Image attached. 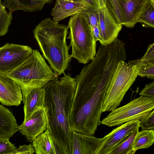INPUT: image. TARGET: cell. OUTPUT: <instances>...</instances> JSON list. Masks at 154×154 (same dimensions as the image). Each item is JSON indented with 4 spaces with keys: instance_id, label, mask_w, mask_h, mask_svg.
Listing matches in <instances>:
<instances>
[{
    "instance_id": "obj_1",
    "label": "cell",
    "mask_w": 154,
    "mask_h": 154,
    "mask_svg": "<svg viewBox=\"0 0 154 154\" xmlns=\"http://www.w3.org/2000/svg\"><path fill=\"white\" fill-rule=\"evenodd\" d=\"M114 72L105 64L93 62L85 66L77 76L69 116L72 130L94 136L101 124L102 108Z\"/></svg>"
},
{
    "instance_id": "obj_2",
    "label": "cell",
    "mask_w": 154,
    "mask_h": 154,
    "mask_svg": "<svg viewBox=\"0 0 154 154\" xmlns=\"http://www.w3.org/2000/svg\"><path fill=\"white\" fill-rule=\"evenodd\" d=\"M52 80L43 87V107L47 120V129L58 154H72V130L69 116L76 87L75 79L69 74Z\"/></svg>"
},
{
    "instance_id": "obj_3",
    "label": "cell",
    "mask_w": 154,
    "mask_h": 154,
    "mask_svg": "<svg viewBox=\"0 0 154 154\" xmlns=\"http://www.w3.org/2000/svg\"><path fill=\"white\" fill-rule=\"evenodd\" d=\"M69 27L55 22L50 18L42 20L34 29V37L43 57L47 60L57 76L65 73L72 57L70 45L66 39Z\"/></svg>"
},
{
    "instance_id": "obj_4",
    "label": "cell",
    "mask_w": 154,
    "mask_h": 154,
    "mask_svg": "<svg viewBox=\"0 0 154 154\" xmlns=\"http://www.w3.org/2000/svg\"><path fill=\"white\" fill-rule=\"evenodd\" d=\"M68 26L72 57L83 64L92 61L96 53L97 41L85 12L71 16Z\"/></svg>"
},
{
    "instance_id": "obj_5",
    "label": "cell",
    "mask_w": 154,
    "mask_h": 154,
    "mask_svg": "<svg viewBox=\"0 0 154 154\" xmlns=\"http://www.w3.org/2000/svg\"><path fill=\"white\" fill-rule=\"evenodd\" d=\"M19 85L43 87L49 81L57 77L40 53L33 50L21 64L6 75Z\"/></svg>"
},
{
    "instance_id": "obj_6",
    "label": "cell",
    "mask_w": 154,
    "mask_h": 154,
    "mask_svg": "<svg viewBox=\"0 0 154 154\" xmlns=\"http://www.w3.org/2000/svg\"><path fill=\"white\" fill-rule=\"evenodd\" d=\"M121 60L118 63L107 88L102 112L111 111L120 105L126 92L138 76L136 65Z\"/></svg>"
},
{
    "instance_id": "obj_7",
    "label": "cell",
    "mask_w": 154,
    "mask_h": 154,
    "mask_svg": "<svg viewBox=\"0 0 154 154\" xmlns=\"http://www.w3.org/2000/svg\"><path fill=\"white\" fill-rule=\"evenodd\" d=\"M154 108V98L141 96L125 105L116 108L101 121V124L112 127L140 120Z\"/></svg>"
},
{
    "instance_id": "obj_8",
    "label": "cell",
    "mask_w": 154,
    "mask_h": 154,
    "mask_svg": "<svg viewBox=\"0 0 154 154\" xmlns=\"http://www.w3.org/2000/svg\"><path fill=\"white\" fill-rule=\"evenodd\" d=\"M29 46L8 43L0 47V74L6 75L32 53Z\"/></svg>"
},
{
    "instance_id": "obj_9",
    "label": "cell",
    "mask_w": 154,
    "mask_h": 154,
    "mask_svg": "<svg viewBox=\"0 0 154 154\" xmlns=\"http://www.w3.org/2000/svg\"><path fill=\"white\" fill-rule=\"evenodd\" d=\"M139 128V120L131 121L118 126L102 138L96 154H109L132 132Z\"/></svg>"
},
{
    "instance_id": "obj_10",
    "label": "cell",
    "mask_w": 154,
    "mask_h": 154,
    "mask_svg": "<svg viewBox=\"0 0 154 154\" xmlns=\"http://www.w3.org/2000/svg\"><path fill=\"white\" fill-rule=\"evenodd\" d=\"M47 126L46 116L42 107L35 111L26 121H23L18 126V128L27 141L32 142L37 136L47 129Z\"/></svg>"
},
{
    "instance_id": "obj_11",
    "label": "cell",
    "mask_w": 154,
    "mask_h": 154,
    "mask_svg": "<svg viewBox=\"0 0 154 154\" xmlns=\"http://www.w3.org/2000/svg\"><path fill=\"white\" fill-rule=\"evenodd\" d=\"M98 13L101 38L100 43L101 45H106L117 38L122 25L116 22L106 7L99 9Z\"/></svg>"
},
{
    "instance_id": "obj_12",
    "label": "cell",
    "mask_w": 154,
    "mask_h": 154,
    "mask_svg": "<svg viewBox=\"0 0 154 154\" xmlns=\"http://www.w3.org/2000/svg\"><path fill=\"white\" fill-rule=\"evenodd\" d=\"M23 100L20 86L6 75L0 74V102L8 106L19 105Z\"/></svg>"
},
{
    "instance_id": "obj_13",
    "label": "cell",
    "mask_w": 154,
    "mask_h": 154,
    "mask_svg": "<svg viewBox=\"0 0 154 154\" xmlns=\"http://www.w3.org/2000/svg\"><path fill=\"white\" fill-rule=\"evenodd\" d=\"M151 2L150 0H126L120 4L123 25L132 28L141 14Z\"/></svg>"
},
{
    "instance_id": "obj_14",
    "label": "cell",
    "mask_w": 154,
    "mask_h": 154,
    "mask_svg": "<svg viewBox=\"0 0 154 154\" xmlns=\"http://www.w3.org/2000/svg\"><path fill=\"white\" fill-rule=\"evenodd\" d=\"M24 104V117L26 121L38 109L43 107L44 92L43 87L20 86Z\"/></svg>"
},
{
    "instance_id": "obj_15",
    "label": "cell",
    "mask_w": 154,
    "mask_h": 154,
    "mask_svg": "<svg viewBox=\"0 0 154 154\" xmlns=\"http://www.w3.org/2000/svg\"><path fill=\"white\" fill-rule=\"evenodd\" d=\"M90 8L83 2L69 0H56L51 15L57 22L76 14L84 12Z\"/></svg>"
},
{
    "instance_id": "obj_16",
    "label": "cell",
    "mask_w": 154,
    "mask_h": 154,
    "mask_svg": "<svg viewBox=\"0 0 154 154\" xmlns=\"http://www.w3.org/2000/svg\"><path fill=\"white\" fill-rule=\"evenodd\" d=\"M102 140L72 130V154H96Z\"/></svg>"
},
{
    "instance_id": "obj_17",
    "label": "cell",
    "mask_w": 154,
    "mask_h": 154,
    "mask_svg": "<svg viewBox=\"0 0 154 154\" xmlns=\"http://www.w3.org/2000/svg\"><path fill=\"white\" fill-rule=\"evenodd\" d=\"M52 0H3V5L12 13L17 10L33 12L42 10L46 4Z\"/></svg>"
},
{
    "instance_id": "obj_18",
    "label": "cell",
    "mask_w": 154,
    "mask_h": 154,
    "mask_svg": "<svg viewBox=\"0 0 154 154\" xmlns=\"http://www.w3.org/2000/svg\"><path fill=\"white\" fill-rule=\"evenodd\" d=\"M18 130V125L13 113L0 104V137L10 139Z\"/></svg>"
},
{
    "instance_id": "obj_19",
    "label": "cell",
    "mask_w": 154,
    "mask_h": 154,
    "mask_svg": "<svg viewBox=\"0 0 154 154\" xmlns=\"http://www.w3.org/2000/svg\"><path fill=\"white\" fill-rule=\"evenodd\" d=\"M35 152L37 154H58L52 136L46 129L32 141Z\"/></svg>"
},
{
    "instance_id": "obj_20",
    "label": "cell",
    "mask_w": 154,
    "mask_h": 154,
    "mask_svg": "<svg viewBox=\"0 0 154 154\" xmlns=\"http://www.w3.org/2000/svg\"><path fill=\"white\" fill-rule=\"evenodd\" d=\"M154 142L153 130H144L138 131L136 135L132 145V150L135 153L139 149L148 148Z\"/></svg>"
},
{
    "instance_id": "obj_21",
    "label": "cell",
    "mask_w": 154,
    "mask_h": 154,
    "mask_svg": "<svg viewBox=\"0 0 154 154\" xmlns=\"http://www.w3.org/2000/svg\"><path fill=\"white\" fill-rule=\"evenodd\" d=\"M137 128L113 149L109 154H134L132 149L134 138L139 131Z\"/></svg>"
},
{
    "instance_id": "obj_22",
    "label": "cell",
    "mask_w": 154,
    "mask_h": 154,
    "mask_svg": "<svg viewBox=\"0 0 154 154\" xmlns=\"http://www.w3.org/2000/svg\"><path fill=\"white\" fill-rule=\"evenodd\" d=\"M128 64L137 66L138 75L152 79H154V61L144 62L136 59L129 61Z\"/></svg>"
},
{
    "instance_id": "obj_23",
    "label": "cell",
    "mask_w": 154,
    "mask_h": 154,
    "mask_svg": "<svg viewBox=\"0 0 154 154\" xmlns=\"http://www.w3.org/2000/svg\"><path fill=\"white\" fill-rule=\"evenodd\" d=\"M12 12L8 11L0 1V36L5 35L13 19Z\"/></svg>"
},
{
    "instance_id": "obj_24",
    "label": "cell",
    "mask_w": 154,
    "mask_h": 154,
    "mask_svg": "<svg viewBox=\"0 0 154 154\" xmlns=\"http://www.w3.org/2000/svg\"><path fill=\"white\" fill-rule=\"evenodd\" d=\"M126 0H105L106 7L113 18L118 23L123 25V20L120 4Z\"/></svg>"
},
{
    "instance_id": "obj_25",
    "label": "cell",
    "mask_w": 154,
    "mask_h": 154,
    "mask_svg": "<svg viewBox=\"0 0 154 154\" xmlns=\"http://www.w3.org/2000/svg\"><path fill=\"white\" fill-rule=\"evenodd\" d=\"M137 22L143 24L146 27L154 28V7L151 2L141 14Z\"/></svg>"
},
{
    "instance_id": "obj_26",
    "label": "cell",
    "mask_w": 154,
    "mask_h": 154,
    "mask_svg": "<svg viewBox=\"0 0 154 154\" xmlns=\"http://www.w3.org/2000/svg\"><path fill=\"white\" fill-rule=\"evenodd\" d=\"M139 126L142 130L154 129V109L139 120Z\"/></svg>"
},
{
    "instance_id": "obj_27",
    "label": "cell",
    "mask_w": 154,
    "mask_h": 154,
    "mask_svg": "<svg viewBox=\"0 0 154 154\" xmlns=\"http://www.w3.org/2000/svg\"><path fill=\"white\" fill-rule=\"evenodd\" d=\"M7 137H0V154H9L17 148Z\"/></svg>"
},
{
    "instance_id": "obj_28",
    "label": "cell",
    "mask_w": 154,
    "mask_h": 154,
    "mask_svg": "<svg viewBox=\"0 0 154 154\" xmlns=\"http://www.w3.org/2000/svg\"><path fill=\"white\" fill-rule=\"evenodd\" d=\"M140 96L154 98V82L148 83L140 91Z\"/></svg>"
},
{
    "instance_id": "obj_29",
    "label": "cell",
    "mask_w": 154,
    "mask_h": 154,
    "mask_svg": "<svg viewBox=\"0 0 154 154\" xmlns=\"http://www.w3.org/2000/svg\"><path fill=\"white\" fill-rule=\"evenodd\" d=\"M141 62H148L154 61V43L149 45L147 51L141 58L137 59Z\"/></svg>"
},
{
    "instance_id": "obj_30",
    "label": "cell",
    "mask_w": 154,
    "mask_h": 154,
    "mask_svg": "<svg viewBox=\"0 0 154 154\" xmlns=\"http://www.w3.org/2000/svg\"><path fill=\"white\" fill-rule=\"evenodd\" d=\"M34 152L32 145L30 144L28 145H20L18 148L9 154H33Z\"/></svg>"
},
{
    "instance_id": "obj_31",
    "label": "cell",
    "mask_w": 154,
    "mask_h": 154,
    "mask_svg": "<svg viewBox=\"0 0 154 154\" xmlns=\"http://www.w3.org/2000/svg\"><path fill=\"white\" fill-rule=\"evenodd\" d=\"M90 8L98 9V6L97 0H83Z\"/></svg>"
},
{
    "instance_id": "obj_32",
    "label": "cell",
    "mask_w": 154,
    "mask_h": 154,
    "mask_svg": "<svg viewBox=\"0 0 154 154\" xmlns=\"http://www.w3.org/2000/svg\"><path fill=\"white\" fill-rule=\"evenodd\" d=\"M99 9L106 7L105 0H97Z\"/></svg>"
},
{
    "instance_id": "obj_33",
    "label": "cell",
    "mask_w": 154,
    "mask_h": 154,
    "mask_svg": "<svg viewBox=\"0 0 154 154\" xmlns=\"http://www.w3.org/2000/svg\"><path fill=\"white\" fill-rule=\"evenodd\" d=\"M151 4L154 7V0H150Z\"/></svg>"
},
{
    "instance_id": "obj_34",
    "label": "cell",
    "mask_w": 154,
    "mask_h": 154,
    "mask_svg": "<svg viewBox=\"0 0 154 154\" xmlns=\"http://www.w3.org/2000/svg\"><path fill=\"white\" fill-rule=\"evenodd\" d=\"M72 0V1H77V0Z\"/></svg>"
},
{
    "instance_id": "obj_35",
    "label": "cell",
    "mask_w": 154,
    "mask_h": 154,
    "mask_svg": "<svg viewBox=\"0 0 154 154\" xmlns=\"http://www.w3.org/2000/svg\"><path fill=\"white\" fill-rule=\"evenodd\" d=\"M0 1H2V0H0Z\"/></svg>"
}]
</instances>
